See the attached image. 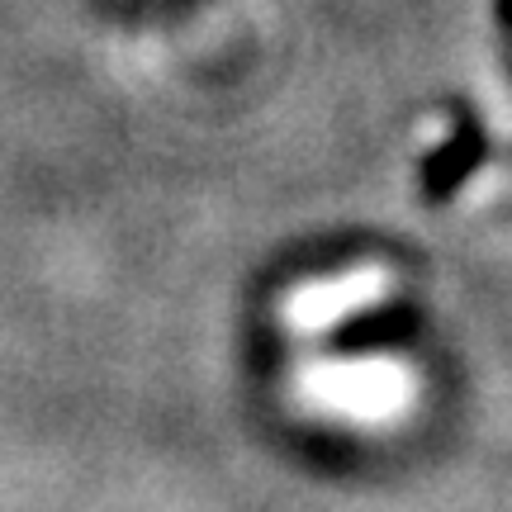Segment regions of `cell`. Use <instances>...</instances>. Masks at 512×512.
<instances>
[{"label": "cell", "instance_id": "2", "mask_svg": "<svg viewBox=\"0 0 512 512\" xmlns=\"http://www.w3.org/2000/svg\"><path fill=\"white\" fill-rule=\"evenodd\" d=\"M389 290H394V275L384 266H351V271L299 285L285 299V318H290L294 332H323V328H337L351 313L375 309Z\"/></svg>", "mask_w": 512, "mask_h": 512}, {"label": "cell", "instance_id": "1", "mask_svg": "<svg viewBox=\"0 0 512 512\" xmlns=\"http://www.w3.org/2000/svg\"><path fill=\"white\" fill-rule=\"evenodd\" d=\"M299 403L351 427H394L422 399V375L403 356H342L309 361L294 375Z\"/></svg>", "mask_w": 512, "mask_h": 512}]
</instances>
